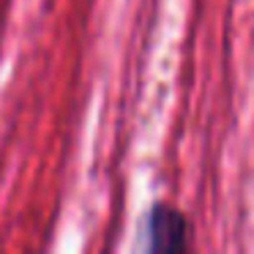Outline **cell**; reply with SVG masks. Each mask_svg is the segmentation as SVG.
<instances>
[{
  "instance_id": "obj_1",
  "label": "cell",
  "mask_w": 254,
  "mask_h": 254,
  "mask_svg": "<svg viewBox=\"0 0 254 254\" xmlns=\"http://www.w3.org/2000/svg\"><path fill=\"white\" fill-rule=\"evenodd\" d=\"M145 249L150 252L186 249V219L167 205H156L145 219Z\"/></svg>"
}]
</instances>
